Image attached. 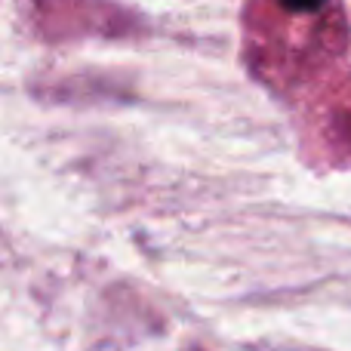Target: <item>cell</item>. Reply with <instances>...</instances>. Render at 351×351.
I'll list each match as a JSON object with an SVG mask.
<instances>
[{"label":"cell","mask_w":351,"mask_h":351,"mask_svg":"<svg viewBox=\"0 0 351 351\" xmlns=\"http://www.w3.org/2000/svg\"><path fill=\"white\" fill-rule=\"evenodd\" d=\"M290 10H299V12H308V10H317L324 0H284Z\"/></svg>","instance_id":"cell-1"}]
</instances>
